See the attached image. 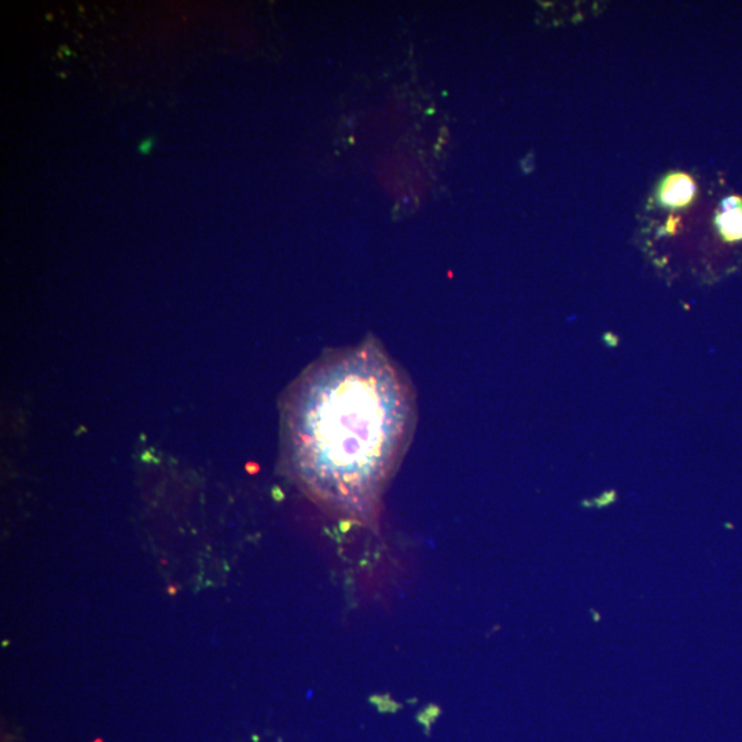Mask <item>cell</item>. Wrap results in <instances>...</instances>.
Returning <instances> with one entry per match:
<instances>
[{
	"mask_svg": "<svg viewBox=\"0 0 742 742\" xmlns=\"http://www.w3.org/2000/svg\"><path fill=\"white\" fill-rule=\"evenodd\" d=\"M696 196V183L685 172H674L664 179L659 190V200L664 207L677 209L688 207Z\"/></svg>",
	"mask_w": 742,
	"mask_h": 742,
	"instance_id": "2",
	"label": "cell"
},
{
	"mask_svg": "<svg viewBox=\"0 0 742 742\" xmlns=\"http://www.w3.org/2000/svg\"><path fill=\"white\" fill-rule=\"evenodd\" d=\"M719 233L727 242L742 241V200L729 197L723 201L722 212L716 218Z\"/></svg>",
	"mask_w": 742,
	"mask_h": 742,
	"instance_id": "3",
	"label": "cell"
},
{
	"mask_svg": "<svg viewBox=\"0 0 742 742\" xmlns=\"http://www.w3.org/2000/svg\"><path fill=\"white\" fill-rule=\"evenodd\" d=\"M417 417L406 373L367 337L326 352L290 388L282 420L286 464L315 501L370 521L409 450Z\"/></svg>",
	"mask_w": 742,
	"mask_h": 742,
	"instance_id": "1",
	"label": "cell"
},
{
	"mask_svg": "<svg viewBox=\"0 0 742 742\" xmlns=\"http://www.w3.org/2000/svg\"><path fill=\"white\" fill-rule=\"evenodd\" d=\"M154 142H156V139L148 138V139H145V141L139 143L138 153L142 154V156H145V154L152 153Z\"/></svg>",
	"mask_w": 742,
	"mask_h": 742,
	"instance_id": "4",
	"label": "cell"
}]
</instances>
